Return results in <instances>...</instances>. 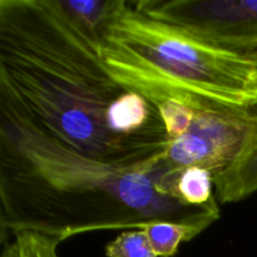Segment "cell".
I'll return each instance as SVG.
<instances>
[{"instance_id":"cell-1","label":"cell","mask_w":257,"mask_h":257,"mask_svg":"<svg viewBox=\"0 0 257 257\" xmlns=\"http://www.w3.org/2000/svg\"><path fill=\"white\" fill-rule=\"evenodd\" d=\"M0 114L2 241L25 230L65 241L157 221L211 226L220 218L218 201L190 207L173 196L177 172L165 162L167 148L145 162L113 165L68 147L32 123Z\"/></svg>"},{"instance_id":"cell-2","label":"cell","mask_w":257,"mask_h":257,"mask_svg":"<svg viewBox=\"0 0 257 257\" xmlns=\"http://www.w3.org/2000/svg\"><path fill=\"white\" fill-rule=\"evenodd\" d=\"M123 92L102 39L59 0H0V113L95 160L135 165L165 151L168 138L124 140L108 130V108Z\"/></svg>"},{"instance_id":"cell-3","label":"cell","mask_w":257,"mask_h":257,"mask_svg":"<svg viewBox=\"0 0 257 257\" xmlns=\"http://www.w3.org/2000/svg\"><path fill=\"white\" fill-rule=\"evenodd\" d=\"M105 32L142 43L163 55L257 93V52L241 53L218 47L175 25L148 18L128 0H122Z\"/></svg>"},{"instance_id":"cell-4","label":"cell","mask_w":257,"mask_h":257,"mask_svg":"<svg viewBox=\"0 0 257 257\" xmlns=\"http://www.w3.org/2000/svg\"><path fill=\"white\" fill-rule=\"evenodd\" d=\"M148 18L175 25L218 47L257 52V0H137Z\"/></svg>"},{"instance_id":"cell-5","label":"cell","mask_w":257,"mask_h":257,"mask_svg":"<svg viewBox=\"0 0 257 257\" xmlns=\"http://www.w3.org/2000/svg\"><path fill=\"white\" fill-rule=\"evenodd\" d=\"M253 124V110L197 112L190 130L168 140L165 162L171 170L201 167L216 177L237 158Z\"/></svg>"},{"instance_id":"cell-6","label":"cell","mask_w":257,"mask_h":257,"mask_svg":"<svg viewBox=\"0 0 257 257\" xmlns=\"http://www.w3.org/2000/svg\"><path fill=\"white\" fill-rule=\"evenodd\" d=\"M216 198L221 203H235L257 192V108L253 124L237 158L215 177Z\"/></svg>"},{"instance_id":"cell-7","label":"cell","mask_w":257,"mask_h":257,"mask_svg":"<svg viewBox=\"0 0 257 257\" xmlns=\"http://www.w3.org/2000/svg\"><path fill=\"white\" fill-rule=\"evenodd\" d=\"M215 177L201 167H187L178 171L172 186V193L180 202L190 207H205L216 202Z\"/></svg>"},{"instance_id":"cell-8","label":"cell","mask_w":257,"mask_h":257,"mask_svg":"<svg viewBox=\"0 0 257 257\" xmlns=\"http://www.w3.org/2000/svg\"><path fill=\"white\" fill-rule=\"evenodd\" d=\"M202 223H182L172 221L151 222L142 228L158 257H172L182 242H188L207 228Z\"/></svg>"},{"instance_id":"cell-9","label":"cell","mask_w":257,"mask_h":257,"mask_svg":"<svg viewBox=\"0 0 257 257\" xmlns=\"http://www.w3.org/2000/svg\"><path fill=\"white\" fill-rule=\"evenodd\" d=\"M63 9L84 29L103 39L122 0H59Z\"/></svg>"},{"instance_id":"cell-10","label":"cell","mask_w":257,"mask_h":257,"mask_svg":"<svg viewBox=\"0 0 257 257\" xmlns=\"http://www.w3.org/2000/svg\"><path fill=\"white\" fill-rule=\"evenodd\" d=\"M62 242L57 236L38 231H18L2 241L0 257H59L58 247Z\"/></svg>"},{"instance_id":"cell-11","label":"cell","mask_w":257,"mask_h":257,"mask_svg":"<svg viewBox=\"0 0 257 257\" xmlns=\"http://www.w3.org/2000/svg\"><path fill=\"white\" fill-rule=\"evenodd\" d=\"M105 257H158L142 228L120 232L105 246Z\"/></svg>"},{"instance_id":"cell-12","label":"cell","mask_w":257,"mask_h":257,"mask_svg":"<svg viewBox=\"0 0 257 257\" xmlns=\"http://www.w3.org/2000/svg\"><path fill=\"white\" fill-rule=\"evenodd\" d=\"M170 141L176 140L190 130L196 113L187 105L166 102L156 107Z\"/></svg>"}]
</instances>
